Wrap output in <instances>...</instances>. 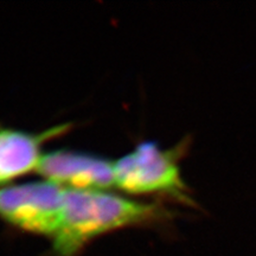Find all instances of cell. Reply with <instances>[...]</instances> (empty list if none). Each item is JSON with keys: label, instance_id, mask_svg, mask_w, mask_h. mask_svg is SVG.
Returning <instances> with one entry per match:
<instances>
[{"label": "cell", "instance_id": "obj_1", "mask_svg": "<svg viewBox=\"0 0 256 256\" xmlns=\"http://www.w3.org/2000/svg\"><path fill=\"white\" fill-rule=\"evenodd\" d=\"M159 208L100 190L66 188L60 226L52 238L56 256H78L92 240L113 230L151 222Z\"/></svg>", "mask_w": 256, "mask_h": 256}, {"label": "cell", "instance_id": "obj_2", "mask_svg": "<svg viewBox=\"0 0 256 256\" xmlns=\"http://www.w3.org/2000/svg\"><path fill=\"white\" fill-rule=\"evenodd\" d=\"M179 152L160 150L154 142H142L114 162L115 186L130 194H166L192 204L180 176Z\"/></svg>", "mask_w": 256, "mask_h": 256}, {"label": "cell", "instance_id": "obj_3", "mask_svg": "<svg viewBox=\"0 0 256 256\" xmlns=\"http://www.w3.org/2000/svg\"><path fill=\"white\" fill-rule=\"evenodd\" d=\"M66 188L32 182L0 188V217L28 232L52 238L60 226Z\"/></svg>", "mask_w": 256, "mask_h": 256}, {"label": "cell", "instance_id": "obj_4", "mask_svg": "<svg viewBox=\"0 0 256 256\" xmlns=\"http://www.w3.org/2000/svg\"><path fill=\"white\" fill-rule=\"evenodd\" d=\"M36 171L46 180L69 190H100L115 186L114 162L70 151L42 154Z\"/></svg>", "mask_w": 256, "mask_h": 256}, {"label": "cell", "instance_id": "obj_5", "mask_svg": "<svg viewBox=\"0 0 256 256\" xmlns=\"http://www.w3.org/2000/svg\"><path fill=\"white\" fill-rule=\"evenodd\" d=\"M66 127H57L40 136L12 130H0V183L36 170L40 145Z\"/></svg>", "mask_w": 256, "mask_h": 256}]
</instances>
